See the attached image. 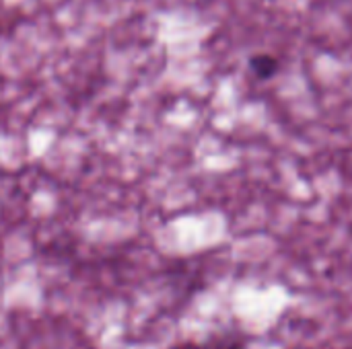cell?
Segmentation results:
<instances>
[{
  "label": "cell",
  "mask_w": 352,
  "mask_h": 349,
  "mask_svg": "<svg viewBox=\"0 0 352 349\" xmlns=\"http://www.w3.org/2000/svg\"><path fill=\"white\" fill-rule=\"evenodd\" d=\"M248 344L239 333H214L202 341H179L169 349H245Z\"/></svg>",
  "instance_id": "1"
},
{
  "label": "cell",
  "mask_w": 352,
  "mask_h": 349,
  "mask_svg": "<svg viewBox=\"0 0 352 349\" xmlns=\"http://www.w3.org/2000/svg\"><path fill=\"white\" fill-rule=\"evenodd\" d=\"M280 64L272 53H256L250 58V70L258 80H270L272 76H276Z\"/></svg>",
  "instance_id": "2"
}]
</instances>
